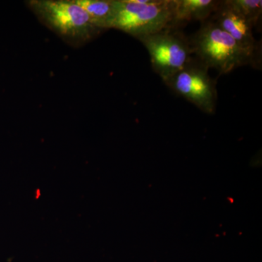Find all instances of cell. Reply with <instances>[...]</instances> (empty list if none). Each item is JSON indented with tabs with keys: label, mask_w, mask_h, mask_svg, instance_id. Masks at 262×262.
I'll return each mask as SVG.
<instances>
[{
	"label": "cell",
	"mask_w": 262,
	"mask_h": 262,
	"mask_svg": "<svg viewBox=\"0 0 262 262\" xmlns=\"http://www.w3.org/2000/svg\"><path fill=\"white\" fill-rule=\"evenodd\" d=\"M189 40L196 59L220 75H227L244 66L261 67V55L248 51L211 19L201 23Z\"/></svg>",
	"instance_id": "cell-1"
},
{
	"label": "cell",
	"mask_w": 262,
	"mask_h": 262,
	"mask_svg": "<svg viewBox=\"0 0 262 262\" xmlns=\"http://www.w3.org/2000/svg\"><path fill=\"white\" fill-rule=\"evenodd\" d=\"M174 0H115L110 28L137 39L173 29Z\"/></svg>",
	"instance_id": "cell-2"
},
{
	"label": "cell",
	"mask_w": 262,
	"mask_h": 262,
	"mask_svg": "<svg viewBox=\"0 0 262 262\" xmlns=\"http://www.w3.org/2000/svg\"><path fill=\"white\" fill-rule=\"evenodd\" d=\"M149 53L153 70L163 82L182 70L192 59L189 38L178 29H166L139 38Z\"/></svg>",
	"instance_id": "cell-3"
},
{
	"label": "cell",
	"mask_w": 262,
	"mask_h": 262,
	"mask_svg": "<svg viewBox=\"0 0 262 262\" xmlns=\"http://www.w3.org/2000/svg\"><path fill=\"white\" fill-rule=\"evenodd\" d=\"M30 5L50 27L63 37L88 39L99 30L75 1L35 0Z\"/></svg>",
	"instance_id": "cell-4"
},
{
	"label": "cell",
	"mask_w": 262,
	"mask_h": 262,
	"mask_svg": "<svg viewBox=\"0 0 262 262\" xmlns=\"http://www.w3.org/2000/svg\"><path fill=\"white\" fill-rule=\"evenodd\" d=\"M164 82L203 113H215L218 98L216 83L210 77L208 67L199 60L192 58L182 70Z\"/></svg>",
	"instance_id": "cell-5"
},
{
	"label": "cell",
	"mask_w": 262,
	"mask_h": 262,
	"mask_svg": "<svg viewBox=\"0 0 262 262\" xmlns=\"http://www.w3.org/2000/svg\"><path fill=\"white\" fill-rule=\"evenodd\" d=\"M210 19L248 51L261 55V45L253 36L252 26L230 5L229 0L221 1L218 8Z\"/></svg>",
	"instance_id": "cell-6"
},
{
	"label": "cell",
	"mask_w": 262,
	"mask_h": 262,
	"mask_svg": "<svg viewBox=\"0 0 262 262\" xmlns=\"http://www.w3.org/2000/svg\"><path fill=\"white\" fill-rule=\"evenodd\" d=\"M220 3L217 0H174L173 29L190 21H206L211 18Z\"/></svg>",
	"instance_id": "cell-7"
},
{
	"label": "cell",
	"mask_w": 262,
	"mask_h": 262,
	"mask_svg": "<svg viewBox=\"0 0 262 262\" xmlns=\"http://www.w3.org/2000/svg\"><path fill=\"white\" fill-rule=\"evenodd\" d=\"M80 8L86 12L91 23L101 30L110 29L115 10V0H75Z\"/></svg>",
	"instance_id": "cell-8"
},
{
	"label": "cell",
	"mask_w": 262,
	"mask_h": 262,
	"mask_svg": "<svg viewBox=\"0 0 262 262\" xmlns=\"http://www.w3.org/2000/svg\"><path fill=\"white\" fill-rule=\"evenodd\" d=\"M230 5L252 26L258 27L261 21V0H229Z\"/></svg>",
	"instance_id": "cell-9"
}]
</instances>
